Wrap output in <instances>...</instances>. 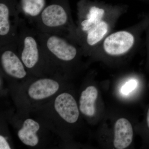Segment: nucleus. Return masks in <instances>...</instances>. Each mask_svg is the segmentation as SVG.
<instances>
[{
	"label": "nucleus",
	"instance_id": "obj_9",
	"mask_svg": "<svg viewBox=\"0 0 149 149\" xmlns=\"http://www.w3.org/2000/svg\"><path fill=\"white\" fill-rule=\"evenodd\" d=\"M59 88V83L56 80L52 78H40L29 86L27 94L32 100H41L53 95Z\"/></svg>",
	"mask_w": 149,
	"mask_h": 149
},
{
	"label": "nucleus",
	"instance_id": "obj_8",
	"mask_svg": "<svg viewBox=\"0 0 149 149\" xmlns=\"http://www.w3.org/2000/svg\"><path fill=\"white\" fill-rule=\"evenodd\" d=\"M56 112L65 122L74 123L79 118V109L73 96L67 93H63L56 97L54 102Z\"/></svg>",
	"mask_w": 149,
	"mask_h": 149
},
{
	"label": "nucleus",
	"instance_id": "obj_3",
	"mask_svg": "<svg viewBox=\"0 0 149 149\" xmlns=\"http://www.w3.org/2000/svg\"><path fill=\"white\" fill-rule=\"evenodd\" d=\"M149 27V13L136 24L107 35L91 55L112 57L125 56L138 47L143 33Z\"/></svg>",
	"mask_w": 149,
	"mask_h": 149
},
{
	"label": "nucleus",
	"instance_id": "obj_17",
	"mask_svg": "<svg viewBox=\"0 0 149 149\" xmlns=\"http://www.w3.org/2000/svg\"><path fill=\"white\" fill-rule=\"evenodd\" d=\"M147 121L148 126L149 128V108L148 110V113H147Z\"/></svg>",
	"mask_w": 149,
	"mask_h": 149
},
{
	"label": "nucleus",
	"instance_id": "obj_4",
	"mask_svg": "<svg viewBox=\"0 0 149 149\" xmlns=\"http://www.w3.org/2000/svg\"><path fill=\"white\" fill-rule=\"evenodd\" d=\"M35 30L42 49L47 69L55 67L65 70L83 54L81 47L72 40Z\"/></svg>",
	"mask_w": 149,
	"mask_h": 149
},
{
	"label": "nucleus",
	"instance_id": "obj_18",
	"mask_svg": "<svg viewBox=\"0 0 149 149\" xmlns=\"http://www.w3.org/2000/svg\"><path fill=\"white\" fill-rule=\"evenodd\" d=\"M142 1H143L146 2L148 3H149V0H142Z\"/></svg>",
	"mask_w": 149,
	"mask_h": 149
},
{
	"label": "nucleus",
	"instance_id": "obj_13",
	"mask_svg": "<svg viewBox=\"0 0 149 149\" xmlns=\"http://www.w3.org/2000/svg\"><path fill=\"white\" fill-rule=\"evenodd\" d=\"M98 95L97 88L93 86H89L81 93L79 101V108L83 114L90 117L95 114V103Z\"/></svg>",
	"mask_w": 149,
	"mask_h": 149
},
{
	"label": "nucleus",
	"instance_id": "obj_2",
	"mask_svg": "<svg viewBox=\"0 0 149 149\" xmlns=\"http://www.w3.org/2000/svg\"><path fill=\"white\" fill-rule=\"evenodd\" d=\"M33 24L38 32L65 37L79 45L69 0H50Z\"/></svg>",
	"mask_w": 149,
	"mask_h": 149
},
{
	"label": "nucleus",
	"instance_id": "obj_12",
	"mask_svg": "<svg viewBox=\"0 0 149 149\" xmlns=\"http://www.w3.org/2000/svg\"><path fill=\"white\" fill-rule=\"evenodd\" d=\"M40 128L39 123L31 118L24 120L21 129L18 130L17 136L24 145L35 147L39 142L37 133Z\"/></svg>",
	"mask_w": 149,
	"mask_h": 149
},
{
	"label": "nucleus",
	"instance_id": "obj_5",
	"mask_svg": "<svg viewBox=\"0 0 149 149\" xmlns=\"http://www.w3.org/2000/svg\"><path fill=\"white\" fill-rule=\"evenodd\" d=\"M17 50L22 61L29 72L40 73L47 70L42 49L35 30L29 28L21 18L19 27Z\"/></svg>",
	"mask_w": 149,
	"mask_h": 149
},
{
	"label": "nucleus",
	"instance_id": "obj_1",
	"mask_svg": "<svg viewBox=\"0 0 149 149\" xmlns=\"http://www.w3.org/2000/svg\"><path fill=\"white\" fill-rule=\"evenodd\" d=\"M125 6H112L90 0L77 4V33L83 54L91 55L102 40L113 31L126 13Z\"/></svg>",
	"mask_w": 149,
	"mask_h": 149
},
{
	"label": "nucleus",
	"instance_id": "obj_10",
	"mask_svg": "<svg viewBox=\"0 0 149 149\" xmlns=\"http://www.w3.org/2000/svg\"><path fill=\"white\" fill-rule=\"evenodd\" d=\"M133 136L131 123L125 118H120L116 122L114 126L113 145L117 149H123L132 143Z\"/></svg>",
	"mask_w": 149,
	"mask_h": 149
},
{
	"label": "nucleus",
	"instance_id": "obj_15",
	"mask_svg": "<svg viewBox=\"0 0 149 149\" xmlns=\"http://www.w3.org/2000/svg\"><path fill=\"white\" fill-rule=\"evenodd\" d=\"M0 149H10V146L6 138L2 135L0 136Z\"/></svg>",
	"mask_w": 149,
	"mask_h": 149
},
{
	"label": "nucleus",
	"instance_id": "obj_6",
	"mask_svg": "<svg viewBox=\"0 0 149 149\" xmlns=\"http://www.w3.org/2000/svg\"><path fill=\"white\" fill-rule=\"evenodd\" d=\"M19 0H0V48L17 47L20 18Z\"/></svg>",
	"mask_w": 149,
	"mask_h": 149
},
{
	"label": "nucleus",
	"instance_id": "obj_11",
	"mask_svg": "<svg viewBox=\"0 0 149 149\" xmlns=\"http://www.w3.org/2000/svg\"><path fill=\"white\" fill-rule=\"evenodd\" d=\"M46 0H19V12L34 23L47 6Z\"/></svg>",
	"mask_w": 149,
	"mask_h": 149
},
{
	"label": "nucleus",
	"instance_id": "obj_14",
	"mask_svg": "<svg viewBox=\"0 0 149 149\" xmlns=\"http://www.w3.org/2000/svg\"><path fill=\"white\" fill-rule=\"evenodd\" d=\"M138 82L135 79H130L122 86L120 92L123 95H127L135 90L137 86Z\"/></svg>",
	"mask_w": 149,
	"mask_h": 149
},
{
	"label": "nucleus",
	"instance_id": "obj_7",
	"mask_svg": "<svg viewBox=\"0 0 149 149\" xmlns=\"http://www.w3.org/2000/svg\"><path fill=\"white\" fill-rule=\"evenodd\" d=\"M0 48L1 65L4 72L15 79L25 78L27 75V68L19 55L17 47L8 45Z\"/></svg>",
	"mask_w": 149,
	"mask_h": 149
},
{
	"label": "nucleus",
	"instance_id": "obj_16",
	"mask_svg": "<svg viewBox=\"0 0 149 149\" xmlns=\"http://www.w3.org/2000/svg\"><path fill=\"white\" fill-rule=\"evenodd\" d=\"M147 29L149 31V27ZM148 34V37H147V48H148V50L149 52V31Z\"/></svg>",
	"mask_w": 149,
	"mask_h": 149
}]
</instances>
